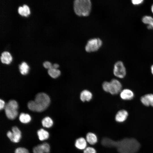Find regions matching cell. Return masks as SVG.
<instances>
[{
	"label": "cell",
	"instance_id": "603a6c76",
	"mask_svg": "<svg viewBox=\"0 0 153 153\" xmlns=\"http://www.w3.org/2000/svg\"><path fill=\"white\" fill-rule=\"evenodd\" d=\"M110 82L105 81L102 84V87L103 89L105 92H109L110 88Z\"/></svg>",
	"mask_w": 153,
	"mask_h": 153
},
{
	"label": "cell",
	"instance_id": "4316f807",
	"mask_svg": "<svg viewBox=\"0 0 153 153\" xmlns=\"http://www.w3.org/2000/svg\"><path fill=\"white\" fill-rule=\"evenodd\" d=\"M132 4L135 5H138L142 4L144 2V0H132L131 1Z\"/></svg>",
	"mask_w": 153,
	"mask_h": 153
},
{
	"label": "cell",
	"instance_id": "f546056e",
	"mask_svg": "<svg viewBox=\"0 0 153 153\" xmlns=\"http://www.w3.org/2000/svg\"><path fill=\"white\" fill-rule=\"evenodd\" d=\"M18 13L22 16H24V12L22 7L19 6L18 8Z\"/></svg>",
	"mask_w": 153,
	"mask_h": 153
},
{
	"label": "cell",
	"instance_id": "44dd1931",
	"mask_svg": "<svg viewBox=\"0 0 153 153\" xmlns=\"http://www.w3.org/2000/svg\"><path fill=\"white\" fill-rule=\"evenodd\" d=\"M42 126L46 128H50L53 125V122L52 120L49 117L44 118L42 121Z\"/></svg>",
	"mask_w": 153,
	"mask_h": 153
},
{
	"label": "cell",
	"instance_id": "4dcf8cb0",
	"mask_svg": "<svg viewBox=\"0 0 153 153\" xmlns=\"http://www.w3.org/2000/svg\"><path fill=\"white\" fill-rule=\"evenodd\" d=\"M59 65L57 63H54L52 65V68L58 69L59 67Z\"/></svg>",
	"mask_w": 153,
	"mask_h": 153
},
{
	"label": "cell",
	"instance_id": "8992f818",
	"mask_svg": "<svg viewBox=\"0 0 153 153\" xmlns=\"http://www.w3.org/2000/svg\"><path fill=\"white\" fill-rule=\"evenodd\" d=\"M114 75L120 78H124L126 75V67L121 61H119L114 64L113 69Z\"/></svg>",
	"mask_w": 153,
	"mask_h": 153
},
{
	"label": "cell",
	"instance_id": "cb8c5ba5",
	"mask_svg": "<svg viewBox=\"0 0 153 153\" xmlns=\"http://www.w3.org/2000/svg\"><path fill=\"white\" fill-rule=\"evenodd\" d=\"M83 153H97V152L94 147L88 146L83 150Z\"/></svg>",
	"mask_w": 153,
	"mask_h": 153
},
{
	"label": "cell",
	"instance_id": "30bf717a",
	"mask_svg": "<svg viewBox=\"0 0 153 153\" xmlns=\"http://www.w3.org/2000/svg\"><path fill=\"white\" fill-rule=\"evenodd\" d=\"M120 93L121 99L124 100H131L134 96L133 92L131 90L127 88L122 90Z\"/></svg>",
	"mask_w": 153,
	"mask_h": 153
},
{
	"label": "cell",
	"instance_id": "83f0119b",
	"mask_svg": "<svg viewBox=\"0 0 153 153\" xmlns=\"http://www.w3.org/2000/svg\"><path fill=\"white\" fill-rule=\"evenodd\" d=\"M44 67L46 69H48L52 68V65L48 61H45L43 63Z\"/></svg>",
	"mask_w": 153,
	"mask_h": 153
},
{
	"label": "cell",
	"instance_id": "4fadbf2b",
	"mask_svg": "<svg viewBox=\"0 0 153 153\" xmlns=\"http://www.w3.org/2000/svg\"><path fill=\"white\" fill-rule=\"evenodd\" d=\"M93 95L92 93L88 90H84L80 94V99L82 102L89 101L92 99Z\"/></svg>",
	"mask_w": 153,
	"mask_h": 153
},
{
	"label": "cell",
	"instance_id": "2e32d148",
	"mask_svg": "<svg viewBox=\"0 0 153 153\" xmlns=\"http://www.w3.org/2000/svg\"><path fill=\"white\" fill-rule=\"evenodd\" d=\"M39 139L41 141L47 139L49 137L48 132L43 129H41L37 131Z\"/></svg>",
	"mask_w": 153,
	"mask_h": 153
},
{
	"label": "cell",
	"instance_id": "3957f363",
	"mask_svg": "<svg viewBox=\"0 0 153 153\" xmlns=\"http://www.w3.org/2000/svg\"><path fill=\"white\" fill-rule=\"evenodd\" d=\"M73 6L74 11L77 15L87 16L91 12L92 3L90 0H75Z\"/></svg>",
	"mask_w": 153,
	"mask_h": 153
},
{
	"label": "cell",
	"instance_id": "6da1fadb",
	"mask_svg": "<svg viewBox=\"0 0 153 153\" xmlns=\"http://www.w3.org/2000/svg\"><path fill=\"white\" fill-rule=\"evenodd\" d=\"M101 143L106 147L116 148L119 153H137L140 148L139 143L133 138H125L115 141L104 137L102 139Z\"/></svg>",
	"mask_w": 153,
	"mask_h": 153
},
{
	"label": "cell",
	"instance_id": "ac0fdd59",
	"mask_svg": "<svg viewBox=\"0 0 153 153\" xmlns=\"http://www.w3.org/2000/svg\"><path fill=\"white\" fill-rule=\"evenodd\" d=\"M19 69L21 73L24 75H26L29 72V67L26 63L22 62L19 65Z\"/></svg>",
	"mask_w": 153,
	"mask_h": 153
},
{
	"label": "cell",
	"instance_id": "7a4b0ae2",
	"mask_svg": "<svg viewBox=\"0 0 153 153\" xmlns=\"http://www.w3.org/2000/svg\"><path fill=\"white\" fill-rule=\"evenodd\" d=\"M50 103V97L47 94L39 93L36 95L34 101L31 100L28 102L27 107L32 111L41 112L47 108Z\"/></svg>",
	"mask_w": 153,
	"mask_h": 153
},
{
	"label": "cell",
	"instance_id": "836d02e7",
	"mask_svg": "<svg viewBox=\"0 0 153 153\" xmlns=\"http://www.w3.org/2000/svg\"><path fill=\"white\" fill-rule=\"evenodd\" d=\"M150 10L152 13L153 14V3H152L151 5Z\"/></svg>",
	"mask_w": 153,
	"mask_h": 153
},
{
	"label": "cell",
	"instance_id": "e0dca14e",
	"mask_svg": "<svg viewBox=\"0 0 153 153\" xmlns=\"http://www.w3.org/2000/svg\"><path fill=\"white\" fill-rule=\"evenodd\" d=\"M143 23L147 25H150L152 27L153 30V17L149 15L143 16L141 19Z\"/></svg>",
	"mask_w": 153,
	"mask_h": 153
},
{
	"label": "cell",
	"instance_id": "ba28073f",
	"mask_svg": "<svg viewBox=\"0 0 153 153\" xmlns=\"http://www.w3.org/2000/svg\"><path fill=\"white\" fill-rule=\"evenodd\" d=\"M109 93L112 95H115L120 92L122 90V85L118 80L113 79L110 82Z\"/></svg>",
	"mask_w": 153,
	"mask_h": 153
},
{
	"label": "cell",
	"instance_id": "8fae6325",
	"mask_svg": "<svg viewBox=\"0 0 153 153\" xmlns=\"http://www.w3.org/2000/svg\"><path fill=\"white\" fill-rule=\"evenodd\" d=\"M128 115V111L124 109L119 110L115 116V120L118 122L121 123L125 121Z\"/></svg>",
	"mask_w": 153,
	"mask_h": 153
},
{
	"label": "cell",
	"instance_id": "ffe728a7",
	"mask_svg": "<svg viewBox=\"0 0 153 153\" xmlns=\"http://www.w3.org/2000/svg\"><path fill=\"white\" fill-rule=\"evenodd\" d=\"M48 72L49 75L54 78L58 77L61 74V72L59 70L53 68L48 69Z\"/></svg>",
	"mask_w": 153,
	"mask_h": 153
},
{
	"label": "cell",
	"instance_id": "d6a6232c",
	"mask_svg": "<svg viewBox=\"0 0 153 153\" xmlns=\"http://www.w3.org/2000/svg\"><path fill=\"white\" fill-rule=\"evenodd\" d=\"M147 28L148 29H152V27L150 25H147Z\"/></svg>",
	"mask_w": 153,
	"mask_h": 153
},
{
	"label": "cell",
	"instance_id": "d4e9b609",
	"mask_svg": "<svg viewBox=\"0 0 153 153\" xmlns=\"http://www.w3.org/2000/svg\"><path fill=\"white\" fill-rule=\"evenodd\" d=\"M15 153H30L28 150L26 148L24 147H18L16 148Z\"/></svg>",
	"mask_w": 153,
	"mask_h": 153
},
{
	"label": "cell",
	"instance_id": "9a60e30c",
	"mask_svg": "<svg viewBox=\"0 0 153 153\" xmlns=\"http://www.w3.org/2000/svg\"><path fill=\"white\" fill-rule=\"evenodd\" d=\"M0 60L3 63L8 64L11 62L12 58L10 54L8 52L5 51L2 53Z\"/></svg>",
	"mask_w": 153,
	"mask_h": 153
},
{
	"label": "cell",
	"instance_id": "52a82bcc",
	"mask_svg": "<svg viewBox=\"0 0 153 153\" xmlns=\"http://www.w3.org/2000/svg\"><path fill=\"white\" fill-rule=\"evenodd\" d=\"M12 132L8 131L7 133V136L12 142H18L21 138V133L20 131L16 126H14L12 129Z\"/></svg>",
	"mask_w": 153,
	"mask_h": 153
},
{
	"label": "cell",
	"instance_id": "277c9868",
	"mask_svg": "<svg viewBox=\"0 0 153 153\" xmlns=\"http://www.w3.org/2000/svg\"><path fill=\"white\" fill-rule=\"evenodd\" d=\"M18 105L17 102L14 100H11L5 105L4 108L7 117L9 119L13 120L18 115Z\"/></svg>",
	"mask_w": 153,
	"mask_h": 153
},
{
	"label": "cell",
	"instance_id": "5bb4252c",
	"mask_svg": "<svg viewBox=\"0 0 153 153\" xmlns=\"http://www.w3.org/2000/svg\"><path fill=\"white\" fill-rule=\"evenodd\" d=\"M86 139L87 143L92 145L95 144L98 141L97 135L92 132H89L87 133Z\"/></svg>",
	"mask_w": 153,
	"mask_h": 153
},
{
	"label": "cell",
	"instance_id": "1f68e13d",
	"mask_svg": "<svg viewBox=\"0 0 153 153\" xmlns=\"http://www.w3.org/2000/svg\"><path fill=\"white\" fill-rule=\"evenodd\" d=\"M150 70L151 73L152 75H153V64H152L151 66Z\"/></svg>",
	"mask_w": 153,
	"mask_h": 153
},
{
	"label": "cell",
	"instance_id": "7402d4cb",
	"mask_svg": "<svg viewBox=\"0 0 153 153\" xmlns=\"http://www.w3.org/2000/svg\"><path fill=\"white\" fill-rule=\"evenodd\" d=\"M150 106L153 107V94H148L145 95Z\"/></svg>",
	"mask_w": 153,
	"mask_h": 153
},
{
	"label": "cell",
	"instance_id": "484cf974",
	"mask_svg": "<svg viewBox=\"0 0 153 153\" xmlns=\"http://www.w3.org/2000/svg\"><path fill=\"white\" fill-rule=\"evenodd\" d=\"M24 12V16H27L30 13L29 8L27 5L24 4L22 6Z\"/></svg>",
	"mask_w": 153,
	"mask_h": 153
},
{
	"label": "cell",
	"instance_id": "f1b7e54d",
	"mask_svg": "<svg viewBox=\"0 0 153 153\" xmlns=\"http://www.w3.org/2000/svg\"><path fill=\"white\" fill-rule=\"evenodd\" d=\"M5 106V102L2 99L0 100V110H1L4 108Z\"/></svg>",
	"mask_w": 153,
	"mask_h": 153
},
{
	"label": "cell",
	"instance_id": "5b68a950",
	"mask_svg": "<svg viewBox=\"0 0 153 153\" xmlns=\"http://www.w3.org/2000/svg\"><path fill=\"white\" fill-rule=\"evenodd\" d=\"M102 41L99 38L91 39L87 41L85 48L87 52H92L98 50L102 44Z\"/></svg>",
	"mask_w": 153,
	"mask_h": 153
},
{
	"label": "cell",
	"instance_id": "9c48e42d",
	"mask_svg": "<svg viewBox=\"0 0 153 153\" xmlns=\"http://www.w3.org/2000/svg\"><path fill=\"white\" fill-rule=\"evenodd\" d=\"M50 149L49 144L44 143L34 147L33 150V153H49Z\"/></svg>",
	"mask_w": 153,
	"mask_h": 153
},
{
	"label": "cell",
	"instance_id": "d6986e66",
	"mask_svg": "<svg viewBox=\"0 0 153 153\" xmlns=\"http://www.w3.org/2000/svg\"><path fill=\"white\" fill-rule=\"evenodd\" d=\"M20 121L22 123L26 124L29 122L31 120L30 116L27 114L21 113L19 116Z\"/></svg>",
	"mask_w": 153,
	"mask_h": 153
},
{
	"label": "cell",
	"instance_id": "7c38bea8",
	"mask_svg": "<svg viewBox=\"0 0 153 153\" xmlns=\"http://www.w3.org/2000/svg\"><path fill=\"white\" fill-rule=\"evenodd\" d=\"M87 142L85 138L81 137L77 139L75 142V145L78 149L84 150L87 147Z\"/></svg>",
	"mask_w": 153,
	"mask_h": 153
}]
</instances>
